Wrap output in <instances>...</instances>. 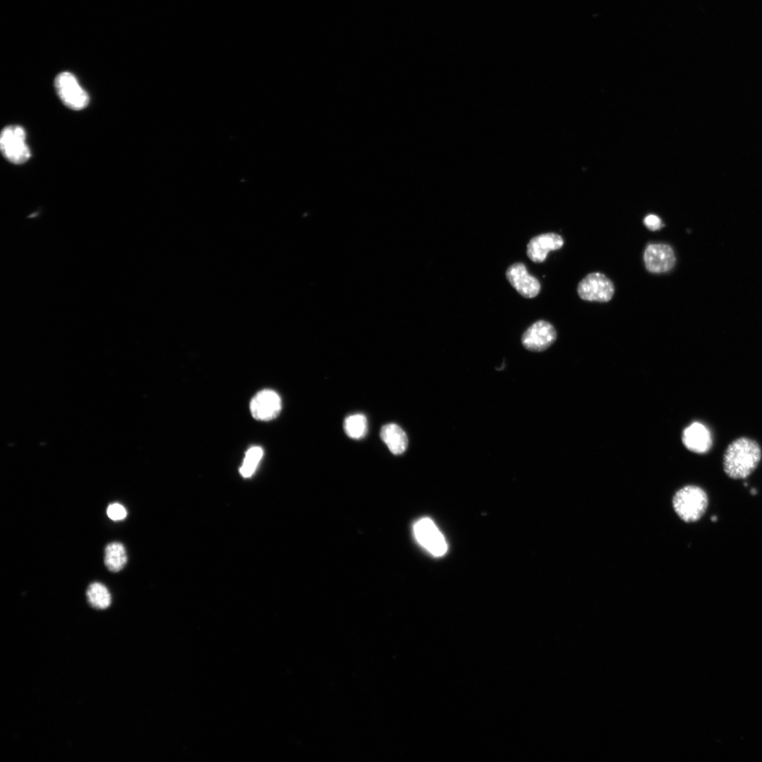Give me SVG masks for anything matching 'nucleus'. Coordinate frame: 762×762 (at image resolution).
I'll return each instance as SVG.
<instances>
[{
	"label": "nucleus",
	"mask_w": 762,
	"mask_h": 762,
	"mask_svg": "<svg viewBox=\"0 0 762 762\" xmlns=\"http://www.w3.org/2000/svg\"><path fill=\"white\" fill-rule=\"evenodd\" d=\"M380 437L389 451L395 455L404 453L407 448V435L403 429L395 423L382 426Z\"/></svg>",
	"instance_id": "13"
},
{
	"label": "nucleus",
	"mask_w": 762,
	"mask_h": 762,
	"mask_svg": "<svg viewBox=\"0 0 762 762\" xmlns=\"http://www.w3.org/2000/svg\"><path fill=\"white\" fill-rule=\"evenodd\" d=\"M250 410L255 419L270 421L279 414L282 410V399L275 391L263 389L251 399Z\"/></svg>",
	"instance_id": "9"
},
{
	"label": "nucleus",
	"mask_w": 762,
	"mask_h": 762,
	"mask_svg": "<svg viewBox=\"0 0 762 762\" xmlns=\"http://www.w3.org/2000/svg\"><path fill=\"white\" fill-rule=\"evenodd\" d=\"M577 292L582 300L605 303L612 299L615 286L607 277L596 272L587 274L579 283Z\"/></svg>",
	"instance_id": "6"
},
{
	"label": "nucleus",
	"mask_w": 762,
	"mask_h": 762,
	"mask_svg": "<svg viewBox=\"0 0 762 762\" xmlns=\"http://www.w3.org/2000/svg\"><path fill=\"white\" fill-rule=\"evenodd\" d=\"M54 86L59 97L67 107L78 111L87 106L89 95L71 73L62 72L58 74L54 80Z\"/></svg>",
	"instance_id": "4"
},
{
	"label": "nucleus",
	"mask_w": 762,
	"mask_h": 762,
	"mask_svg": "<svg viewBox=\"0 0 762 762\" xmlns=\"http://www.w3.org/2000/svg\"><path fill=\"white\" fill-rule=\"evenodd\" d=\"M0 147L4 157L15 164L26 162L31 156L25 131L20 126H8L1 131Z\"/></svg>",
	"instance_id": "3"
},
{
	"label": "nucleus",
	"mask_w": 762,
	"mask_h": 762,
	"mask_svg": "<svg viewBox=\"0 0 762 762\" xmlns=\"http://www.w3.org/2000/svg\"><path fill=\"white\" fill-rule=\"evenodd\" d=\"M717 519H718V518H717V516H713V517H711V520H712V521H716V520H717Z\"/></svg>",
	"instance_id": "21"
},
{
	"label": "nucleus",
	"mask_w": 762,
	"mask_h": 762,
	"mask_svg": "<svg viewBox=\"0 0 762 762\" xmlns=\"http://www.w3.org/2000/svg\"><path fill=\"white\" fill-rule=\"evenodd\" d=\"M564 244L561 236L547 233L533 237L527 245L526 254L534 262H543L550 250L560 249Z\"/></svg>",
	"instance_id": "12"
},
{
	"label": "nucleus",
	"mask_w": 762,
	"mask_h": 762,
	"mask_svg": "<svg viewBox=\"0 0 762 762\" xmlns=\"http://www.w3.org/2000/svg\"><path fill=\"white\" fill-rule=\"evenodd\" d=\"M344 428L349 437L355 440L363 438L368 430L366 417L361 413L351 415L345 419Z\"/></svg>",
	"instance_id": "16"
},
{
	"label": "nucleus",
	"mask_w": 762,
	"mask_h": 762,
	"mask_svg": "<svg viewBox=\"0 0 762 762\" xmlns=\"http://www.w3.org/2000/svg\"><path fill=\"white\" fill-rule=\"evenodd\" d=\"M506 277L510 284L525 298L536 297L540 292L539 281L529 274L523 263L516 262L510 265L507 270Z\"/></svg>",
	"instance_id": "10"
},
{
	"label": "nucleus",
	"mask_w": 762,
	"mask_h": 762,
	"mask_svg": "<svg viewBox=\"0 0 762 762\" xmlns=\"http://www.w3.org/2000/svg\"><path fill=\"white\" fill-rule=\"evenodd\" d=\"M756 490L755 489H752V490H751V493L753 494V495H755V494H756Z\"/></svg>",
	"instance_id": "20"
},
{
	"label": "nucleus",
	"mask_w": 762,
	"mask_h": 762,
	"mask_svg": "<svg viewBox=\"0 0 762 762\" xmlns=\"http://www.w3.org/2000/svg\"><path fill=\"white\" fill-rule=\"evenodd\" d=\"M761 459V449L758 443L749 437H742L732 441L723 456V469L732 479H744L751 474Z\"/></svg>",
	"instance_id": "1"
},
{
	"label": "nucleus",
	"mask_w": 762,
	"mask_h": 762,
	"mask_svg": "<svg viewBox=\"0 0 762 762\" xmlns=\"http://www.w3.org/2000/svg\"><path fill=\"white\" fill-rule=\"evenodd\" d=\"M128 561L125 546L120 542H111L104 548V562L107 569L116 573L122 570Z\"/></svg>",
	"instance_id": "14"
},
{
	"label": "nucleus",
	"mask_w": 762,
	"mask_h": 762,
	"mask_svg": "<svg viewBox=\"0 0 762 762\" xmlns=\"http://www.w3.org/2000/svg\"><path fill=\"white\" fill-rule=\"evenodd\" d=\"M643 261L649 272L660 274L670 271L675 265L676 258L670 245L650 243L645 248Z\"/></svg>",
	"instance_id": "8"
},
{
	"label": "nucleus",
	"mask_w": 762,
	"mask_h": 762,
	"mask_svg": "<svg viewBox=\"0 0 762 762\" xmlns=\"http://www.w3.org/2000/svg\"><path fill=\"white\" fill-rule=\"evenodd\" d=\"M557 332L548 322L538 320L523 334L521 343L531 351H543L549 348L556 340Z\"/></svg>",
	"instance_id": "7"
},
{
	"label": "nucleus",
	"mask_w": 762,
	"mask_h": 762,
	"mask_svg": "<svg viewBox=\"0 0 762 762\" xmlns=\"http://www.w3.org/2000/svg\"><path fill=\"white\" fill-rule=\"evenodd\" d=\"M86 598L90 605L97 610H104L111 603V595L106 586L100 582L91 583L86 591Z\"/></svg>",
	"instance_id": "15"
},
{
	"label": "nucleus",
	"mask_w": 762,
	"mask_h": 762,
	"mask_svg": "<svg viewBox=\"0 0 762 762\" xmlns=\"http://www.w3.org/2000/svg\"><path fill=\"white\" fill-rule=\"evenodd\" d=\"M413 530L417 542L430 554L441 557L447 552L446 540L432 519H420L413 524Z\"/></svg>",
	"instance_id": "5"
},
{
	"label": "nucleus",
	"mask_w": 762,
	"mask_h": 762,
	"mask_svg": "<svg viewBox=\"0 0 762 762\" xmlns=\"http://www.w3.org/2000/svg\"><path fill=\"white\" fill-rule=\"evenodd\" d=\"M262 455L263 451L260 447H252L246 452L240 468V472L243 477H250L253 473Z\"/></svg>",
	"instance_id": "17"
},
{
	"label": "nucleus",
	"mask_w": 762,
	"mask_h": 762,
	"mask_svg": "<svg viewBox=\"0 0 762 762\" xmlns=\"http://www.w3.org/2000/svg\"><path fill=\"white\" fill-rule=\"evenodd\" d=\"M108 517L115 521L123 520L127 516L126 508L119 503L110 504L107 509Z\"/></svg>",
	"instance_id": "18"
},
{
	"label": "nucleus",
	"mask_w": 762,
	"mask_h": 762,
	"mask_svg": "<svg viewBox=\"0 0 762 762\" xmlns=\"http://www.w3.org/2000/svg\"><path fill=\"white\" fill-rule=\"evenodd\" d=\"M682 442L691 452L698 454L708 452L713 445V438L709 428L700 422H693L684 428Z\"/></svg>",
	"instance_id": "11"
},
{
	"label": "nucleus",
	"mask_w": 762,
	"mask_h": 762,
	"mask_svg": "<svg viewBox=\"0 0 762 762\" xmlns=\"http://www.w3.org/2000/svg\"><path fill=\"white\" fill-rule=\"evenodd\" d=\"M708 498L701 487L686 485L678 490L672 498V507L677 516L687 523L699 520L706 511Z\"/></svg>",
	"instance_id": "2"
},
{
	"label": "nucleus",
	"mask_w": 762,
	"mask_h": 762,
	"mask_svg": "<svg viewBox=\"0 0 762 762\" xmlns=\"http://www.w3.org/2000/svg\"><path fill=\"white\" fill-rule=\"evenodd\" d=\"M643 223L649 230L653 231L660 230L664 226L660 218L655 214L647 215L643 219Z\"/></svg>",
	"instance_id": "19"
}]
</instances>
